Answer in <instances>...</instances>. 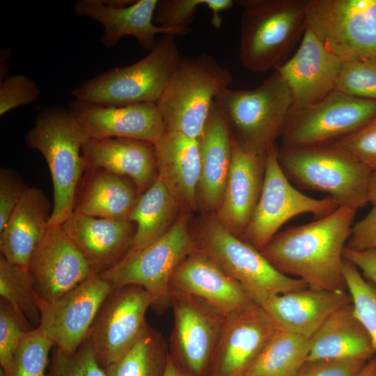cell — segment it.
<instances>
[{
  "label": "cell",
  "instance_id": "1",
  "mask_svg": "<svg viewBox=\"0 0 376 376\" xmlns=\"http://www.w3.org/2000/svg\"><path fill=\"white\" fill-rule=\"evenodd\" d=\"M356 211L340 205L315 221L278 233L260 251L277 270L308 288L347 291L343 253Z\"/></svg>",
  "mask_w": 376,
  "mask_h": 376
},
{
  "label": "cell",
  "instance_id": "2",
  "mask_svg": "<svg viewBox=\"0 0 376 376\" xmlns=\"http://www.w3.org/2000/svg\"><path fill=\"white\" fill-rule=\"evenodd\" d=\"M88 135L70 109L49 107L36 116L25 136L48 166L54 193L49 226L61 225L74 212L77 189L87 169L82 148Z\"/></svg>",
  "mask_w": 376,
  "mask_h": 376
},
{
  "label": "cell",
  "instance_id": "3",
  "mask_svg": "<svg viewBox=\"0 0 376 376\" xmlns=\"http://www.w3.org/2000/svg\"><path fill=\"white\" fill-rule=\"evenodd\" d=\"M279 165L298 189L327 194L340 205L357 210L368 202L371 171L336 141L276 148Z\"/></svg>",
  "mask_w": 376,
  "mask_h": 376
},
{
  "label": "cell",
  "instance_id": "4",
  "mask_svg": "<svg viewBox=\"0 0 376 376\" xmlns=\"http://www.w3.org/2000/svg\"><path fill=\"white\" fill-rule=\"evenodd\" d=\"M312 0H239V56L253 72L275 70L306 30Z\"/></svg>",
  "mask_w": 376,
  "mask_h": 376
},
{
  "label": "cell",
  "instance_id": "5",
  "mask_svg": "<svg viewBox=\"0 0 376 376\" xmlns=\"http://www.w3.org/2000/svg\"><path fill=\"white\" fill-rule=\"evenodd\" d=\"M180 58L175 37L163 35L140 61L87 79L71 95L75 100L100 106L156 103Z\"/></svg>",
  "mask_w": 376,
  "mask_h": 376
},
{
  "label": "cell",
  "instance_id": "6",
  "mask_svg": "<svg viewBox=\"0 0 376 376\" xmlns=\"http://www.w3.org/2000/svg\"><path fill=\"white\" fill-rule=\"evenodd\" d=\"M232 82L228 70L206 53L181 58L156 102L166 130L200 139L216 95Z\"/></svg>",
  "mask_w": 376,
  "mask_h": 376
},
{
  "label": "cell",
  "instance_id": "7",
  "mask_svg": "<svg viewBox=\"0 0 376 376\" xmlns=\"http://www.w3.org/2000/svg\"><path fill=\"white\" fill-rule=\"evenodd\" d=\"M232 136L246 150L258 155L280 137L292 107L290 91L280 73H273L250 90L226 88L215 97Z\"/></svg>",
  "mask_w": 376,
  "mask_h": 376
},
{
  "label": "cell",
  "instance_id": "8",
  "mask_svg": "<svg viewBox=\"0 0 376 376\" xmlns=\"http://www.w3.org/2000/svg\"><path fill=\"white\" fill-rule=\"evenodd\" d=\"M206 216L191 233L197 249L235 279L259 306L271 297L308 288L302 280L277 270L263 255L233 235L215 218Z\"/></svg>",
  "mask_w": 376,
  "mask_h": 376
},
{
  "label": "cell",
  "instance_id": "9",
  "mask_svg": "<svg viewBox=\"0 0 376 376\" xmlns=\"http://www.w3.org/2000/svg\"><path fill=\"white\" fill-rule=\"evenodd\" d=\"M190 214H181L163 236L140 249H130L114 267L99 276L115 290L128 285L142 287L158 313L171 306L170 282L180 263L197 246Z\"/></svg>",
  "mask_w": 376,
  "mask_h": 376
},
{
  "label": "cell",
  "instance_id": "10",
  "mask_svg": "<svg viewBox=\"0 0 376 376\" xmlns=\"http://www.w3.org/2000/svg\"><path fill=\"white\" fill-rule=\"evenodd\" d=\"M306 28L343 62L376 59V0H312Z\"/></svg>",
  "mask_w": 376,
  "mask_h": 376
},
{
  "label": "cell",
  "instance_id": "11",
  "mask_svg": "<svg viewBox=\"0 0 376 376\" xmlns=\"http://www.w3.org/2000/svg\"><path fill=\"white\" fill-rule=\"evenodd\" d=\"M340 205L328 196L318 199L306 196L289 181L283 172L275 144L266 152L265 171L261 194L241 238L260 251L291 218L311 213L322 218Z\"/></svg>",
  "mask_w": 376,
  "mask_h": 376
},
{
  "label": "cell",
  "instance_id": "12",
  "mask_svg": "<svg viewBox=\"0 0 376 376\" xmlns=\"http://www.w3.org/2000/svg\"><path fill=\"white\" fill-rule=\"evenodd\" d=\"M376 116V101L334 91L322 100L291 108L280 138L282 146L304 147L336 141Z\"/></svg>",
  "mask_w": 376,
  "mask_h": 376
},
{
  "label": "cell",
  "instance_id": "13",
  "mask_svg": "<svg viewBox=\"0 0 376 376\" xmlns=\"http://www.w3.org/2000/svg\"><path fill=\"white\" fill-rule=\"evenodd\" d=\"M152 306L142 287L128 285L112 290L102 304L88 333V340L104 369L116 363L149 328L146 313Z\"/></svg>",
  "mask_w": 376,
  "mask_h": 376
},
{
  "label": "cell",
  "instance_id": "14",
  "mask_svg": "<svg viewBox=\"0 0 376 376\" xmlns=\"http://www.w3.org/2000/svg\"><path fill=\"white\" fill-rule=\"evenodd\" d=\"M173 327L170 354L192 376H209L226 318L191 295L171 292Z\"/></svg>",
  "mask_w": 376,
  "mask_h": 376
},
{
  "label": "cell",
  "instance_id": "15",
  "mask_svg": "<svg viewBox=\"0 0 376 376\" xmlns=\"http://www.w3.org/2000/svg\"><path fill=\"white\" fill-rule=\"evenodd\" d=\"M111 285L98 274L86 280L55 301L38 299L39 327L65 353L75 352L86 340Z\"/></svg>",
  "mask_w": 376,
  "mask_h": 376
},
{
  "label": "cell",
  "instance_id": "16",
  "mask_svg": "<svg viewBox=\"0 0 376 376\" xmlns=\"http://www.w3.org/2000/svg\"><path fill=\"white\" fill-rule=\"evenodd\" d=\"M39 301L51 302L93 274L61 225L49 226L27 266Z\"/></svg>",
  "mask_w": 376,
  "mask_h": 376
},
{
  "label": "cell",
  "instance_id": "17",
  "mask_svg": "<svg viewBox=\"0 0 376 376\" xmlns=\"http://www.w3.org/2000/svg\"><path fill=\"white\" fill-rule=\"evenodd\" d=\"M171 292L197 297L225 318L259 306L235 279L198 249L175 270L170 282Z\"/></svg>",
  "mask_w": 376,
  "mask_h": 376
},
{
  "label": "cell",
  "instance_id": "18",
  "mask_svg": "<svg viewBox=\"0 0 376 376\" xmlns=\"http://www.w3.org/2000/svg\"><path fill=\"white\" fill-rule=\"evenodd\" d=\"M278 331L260 306L226 318L209 376H242Z\"/></svg>",
  "mask_w": 376,
  "mask_h": 376
},
{
  "label": "cell",
  "instance_id": "19",
  "mask_svg": "<svg viewBox=\"0 0 376 376\" xmlns=\"http://www.w3.org/2000/svg\"><path fill=\"white\" fill-rule=\"evenodd\" d=\"M342 64L306 28L295 54L275 70L290 91L292 107H302L322 100L335 91Z\"/></svg>",
  "mask_w": 376,
  "mask_h": 376
},
{
  "label": "cell",
  "instance_id": "20",
  "mask_svg": "<svg viewBox=\"0 0 376 376\" xmlns=\"http://www.w3.org/2000/svg\"><path fill=\"white\" fill-rule=\"evenodd\" d=\"M69 109L89 139L128 138L154 144L166 132L156 103L100 106L75 100Z\"/></svg>",
  "mask_w": 376,
  "mask_h": 376
},
{
  "label": "cell",
  "instance_id": "21",
  "mask_svg": "<svg viewBox=\"0 0 376 376\" xmlns=\"http://www.w3.org/2000/svg\"><path fill=\"white\" fill-rule=\"evenodd\" d=\"M265 161L266 153L258 155L244 150L232 136L228 178L221 202L213 214L221 225L240 238L261 194Z\"/></svg>",
  "mask_w": 376,
  "mask_h": 376
},
{
  "label": "cell",
  "instance_id": "22",
  "mask_svg": "<svg viewBox=\"0 0 376 376\" xmlns=\"http://www.w3.org/2000/svg\"><path fill=\"white\" fill-rule=\"evenodd\" d=\"M61 226L98 275L127 255L136 233V225L130 220L116 221L75 211Z\"/></svg>",
  "mask_w": 376,
  "mask_h": 376
},
{
  "label": "cell",
  "instance_id": "23",
  "mask_svg": "<svg viewBox=\"0 0 376 376\" xmlns=\"http://www.w3.org/2000/svg\"><path fill=\"white\" fill-rule=\"evenodd\" d=\"M352 304L348 291L306 288L274 296L261 306L279 330L310 339L331 315Z\"/></svg>",
  "mask_w": 376,
  "mask_h": 376
},
{
  "label": "cell",
  "instance_id": "24",
  "mask_svg": "<svg viewBox=\"0 0 376 376\" xmlns=\"http://www.w3.org/2000/svg\"><path fill=\"white\" fill-rule=\"evenodd\" d=\"M154 146L158 177L182 214H190L197 209L201 164L200 139L166 130Z\"/></svg>",
  "mask_w": 376,
  "mask_h": 376
},
{
  "label": "cell",
  "instance_id": "25",
  "mask_svg": "<svg viewBox=\"0 0 376 376\" xmlns=\"http://www.w3.org/2000/svg\"><path fill=\"white\" fill-rule=\"evenodd\" d=\"M159 0H137L125 7H113L102 0H79L74 12L77 16L87 17L104 28L102 43L107 47L118 44L125 36L134 37L141 47L151 50L158 34L174 36L173 32L154 23L155 11Z\"/></svg>",
  "mask_w": 376,
  "mask_h": 376
},
{
  "label": "cell",
  "instance_id": "26",
  "mask_svg": "<svg viewBox=\"0 0 376 376\" xmlns=\"http://www.w3.org/2000/svg\"><path fill=\"white\" fill-rule=\"evenodd\" d=\"M82 154L87 168L102 169L131 179L139 196L157 179L158 169L153 143L134 139H88Z\"/></svg>",
  "mask_w": 376,
  "mask_h": 376
},
{
  "label": "cell",
  "instance_id": "27",
  "mask_svg": "<svg viewBox=\"0 0 376 376\" xmlns=\"http://www.w3.org/2000/svg\"><path fill=\"white\" fill-rule=\"evenodd\" d=\"M231 141L228 122L214 101L200 139L197 209L205 214H214L221 202L231 160Z\"/></svg>",
  "mask_w": 376,
  "mask_h": 376
},
{
  "label": "cell",
  "instance_id": "28",
  "mask_svg": "<svg viewBox=\"0 0 376 376\" xmlns=\"http://www.w3.org/2000/svg\"><path fill=\"white\" fill-rule=\"evenodd\" d=\"M51 203L38 187H27L0 230V251L6 260L27 268L29 259L49 228Z\"/></svg>",
  "mask_w": 376,
  "mask_h": 376
},
{
  "label": "cell",
  "instance_id": "29",
  "mask_svg": "<svg viewBox=\"0 0 376 376\" xmlns=\"http://www.w3.org/2000/svg\"><path fill=\"white\" fill-rule=\"evenodd\" d=\"M139 196L129 178L96 168H87L77 189L75 212L116 221L129 220Z\"/></svg>",
  "mask_w": 376,
  "mask_h": 376
},
{
  "label": "cell",
  "instance_id": "30",
  "mask_svg": "<svg viewBox=\"0 0 376 376\" xmlns=\"http://www.w3.org/2000/svg\"><path fill=\"white\" fill-rule=\"evenodd\" d=\"M375 352L352 304L331 315L309 339L307 361L369 360Z\"/></svg>",
  "mask_w": 376,
  "mask_h": 376
},
{
  "label": "cell",
  "instance_id": "31",
  "mask_svg": "<svg viewBox=\"0 0 376 376\" xmlns=\"http://www.w3.org/2000/svg\"><path fill=\"white\" fill-rule=\"evenodd\" d=\"M182 212L158 177L156 181L137 198L129 220L136 225L131 249H140L166 233Z\"/></svg>",
  "mask_w": 376,
  "mask_h": 376
},
{
  "label": "cell",
  "instance_id": "32",
  "mask_svg": "<svg viewBox=\"0 0 376 376\" xmlns=\"http://www.w3.org/2000/svg\"><path fill=\"white\" fill-rule=\"evenodd\" d=\"M308 353V338L279 330L242 376H297Z\"/></svg>",
  "mask_w": 376,
  "mask_h": 376
},
{
  "label": "cell",
  "instance_id": "33",
  "mask_svg": "<svg viewBox=\"0 0 376 376\" xmlns=\"http://www.w3.org/2000/svg\"><path fill=\"white\" fill-rule=\"evenodd\" d=\"M169 354L162 335L149 327L124 357L105 370L108 376H164Z\"/></svg>",
  "mask_w": 376,
  "mask_h": 376
},
{
  "label": "cell",
  "instance_id": "34",
  "mask_svg": "<svg viewBox=\"0 0 376 376\" xmlns=\"http://www.w3.org/2000/svg\"><path fill=\"white\" fill-rule=\"evenodd\" d=\"M0 297L31 328L40 324L38 298L27 268L0 256Z\"/></svg>",
  "mask_w": 376,
  "mask_h": 376
},
{
  "label": "cell",
  "instance_id": "35",
  "mask_svg": "<svg viewBox=\"0 0 376 376\" xmlns=\"http://www.w3.org/2000/svg\"><path fill=\"white\" fill-rule=\"evenodd\" d=\"M53 340L39 327L29 331L5 376H47Z\"/></svg>",
  "mask_w": 376,
  "mask_h": 376
},
{
  "label": "cell",
  "instance_id": "36",
  "mask_svg": "<svg viewBox=\"0 0 376 376\" xmlns=\"http://www.w3.org/2000/svg\"><path fill=\"white\" fill-rule=\"evenodd\" d=\"M343 274L354 313L368 333L376 351V288L360 271L344 259Z\"/></svg>",
  "mask_w": 376,
  "mask_h": 376
},
{
  "label": "cell",
  "instance_id": "37",
  "mask_svg": "<svg viewBox=\"0 0 376 376\" xmlns=\"http://www.w3.org/2000/svg\"><path fill=\"white\" fill-rule=\"evenodd\" d=\"M47 376H108L98 363L86 339L74 352L67 354L54 347Z\"/></svg>",
  "mask_w": 376,
  "mask_h": 376
},
{
  "label": "cell",
  "instance_id": "38",
  "mask_svg": "<svg viewBox=\"0 0 376 376\" xmlns=\"http://www.w3.org/2000/svg\"><path fill=\"white\" fill-rule=\"evenodd\" d=\"M335 91L376 101V59L343 62Z\"/></svg>",
  "mask_w": 376,
  "mask_h": 376
},
{
  "label": "cell",
  "instance_id": "39",
  "mask_svg": "<svg viewBox=\"0 0 376 376\" xmlns=\"http://www.w3.org/2000/svg\"><path fill=\"white\" fill-rule=\"evenodd\" d=\"M207 0H159L155 15V24L173 32L175 36L191 32V24L198 8L206 6Z\"/></svg>",
  "mask_w": 376,
  "mask_h": 376
},
{
  "label": "cell",
  "instance_id": "40",
  "mask_svg": "<svg viewBox=\"0 0 376 376\" xmlns=\"http://www.w3.org/2000/svg\"><path fill=\"white\" fill-rule=\"evenodd\" d=\"M31 329L5 301H0V375L5 376L26 334Z\"/></svg>",
  "mask_w": 376,
  "mask_h": 376
},
{
  "label": "cell",
  "instance_id": "41",
  "mask_svg": "<svg viewBox=\"0 0 376 376\" xmlns=\"http://www.w3.org/2000/svg\"><path fill=\"white\" fill-rule=\"evenodd\" d=\"M40 95L38 84L24 75L8 76L0 83V116L36 102Z\"/></svg>",
  "mask_w": 376,
  "mask_h": 376
},
{
  "label": "cell",
  "instance_id": "42",
  "mask_svg": "<svg viewBox=\"0 0 376 376\" xmlns=\"http://www.w3.org/2000/svg\"><path fill=\"white\" fill-rule=\"evenodd\" d=\"M336 142L371 172L376 169V116L357 132Z\"/></svg>",
  "mask_w": 376,
  "mask_h": 376
},
{
  "label": "cell",
  "instance_id": "43",
  "mask_svg": "<svg viewBox=\"0 0 376 376\" xmlns=\"http://www.w3.org/2000/svg\"><path fill=\"white\" fill-rule=\"evenodd\" d=\"M27 187L13 170L1 168L0 171V230L22 198Z\"/></svg>",
  "mask_w": 376,
  "mask_h": 376
},
{
  "label": "cell",
  "instance_id": "44",
  "mask_svg": "<svg viewBox=\"0 0 376 376\" xmlns=\"http://www.w3.org/2000/svg\"><path fill=\"white\" fill-rule=\"evenodd\" d=\"M368 360L307 361L297 376H355Z\"/></svg>",
  "mask_w": 376,
  "mask_h": 376
},
{
  "label": "cell",
  "instance_id": "45",
  "mask_svg": "<svg viewBox=\"0 0 376 376\" xmlns=\"http://www.w3.org/2000/svg\"><path fill=\"white\" fill-rule=\"evenodd\" d=\"M346 246L359 251L376 249V205L352 226Z\"/></svg>",
  "mask_w": 376,
  "mask_h": 376
},
{
  "label": "cell",
  "instance_id": "46",
  "mask_svg": "<svg viewBox=\"0 0 376 376\" xmlns=\"http://www.w3.org/2000/svg\"><path fill=\"white\" fill-rule=\"evenodd\" d=\"M343 256L362 272L364 278L376 285V249L359 251L345 246Z\"/></svg>",
  "mask_w": 376,
  "mask_h": 376
},
{
  "label": "cell",
  "instance_id": "47",
  "mask_svg": "<svg viewBox=\"0 0 376 376\" xmlns=\"http://www.w3.org/2000/svg\"><path fill=\"white\" fill-rule=\"evenodd\" d=\"M232 0H207L206 7L212 13V24L214 29H219L222 25L221 13L229 10L233 5Z\"/></svg>",
  "mask_w": 376,
  "mask_h": 376
},
{
  "label": "cell",
  "instance_id": "48",
  "mask_svg": "<svg viewBox=\"0 0 376 376\" xmlns=\"http://www.w3.org/2000/svg\"><path fill=\"white\" fill-rule=\"evenodd\" d=\"M164 376H192L183 370L174 360L170 354H169Z\"/></svg>",
  "mask_w": 376,
  "mask_h": 376
},
{
  "label": "cell",
  "instance_id": "49",
  "mask_svg": "<svg viewBox=\"0 0 376 376\" xmlns=\"http://www.w3.org/2000/svg\"><path fill=\"white\" fill-rule=\"evenodd\" d=\"M368 202L376 205V169L370 173L368 187Z\"/></svg>",
  "mask_w": 376,
  "mask_h": 376
},
{
  "label": "cell",
  "instance_id": "50",
  "mask_svg": "<svg viewBox=\"0 0 376 376\" xmlns=\"http://www.w3.org/2000/svg\"><path fill=\"white\" fill-rule=\"evenodd\" d=\"M355 376H376V356L370 359Z\"/></svg>",
  "mask_w": 376,
  "mask_h": 376
}]
</instances>
